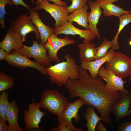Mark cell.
Returning <instances> with one entry per match:
<instances>
[{"label":"cell","instance_id":"cell-1","mask_svg":"<svg viewBox=\"0 0 131 131\" xmlns=\"http://www.w3.org/2000/svg\"><path fill=\"white\" fill-rule=\"evenodd\" d=\"M79 71L78 79H69L66 86L70 97H79L88 106L94 107L100 114L103 122L112 126L110 117L111 109L120 100L121 92H114L108 90L100 77L98 76L94 79L86 70L80 66Z\"/></svg>","mask_w":131,"mask_h":131},{"label":"cell","instance_id":"cell-2","mask_svg":"<svg viewBox=\"0 0 131 131\" xmlns=\"http://www.w3.org/2000/svg\"><path fill=\"white\" fill-rule=\"evenodd\" d=\"M64 58L66 61L46 67L47 75L51 83L59 87L66 86L69 79L77 80L79 76V70L80 66L76 64L74 57L67 54Z\"/></svg>","mask_w":131,"mask_h":131},{"label":"cell","instance_id":"cell-3","mask_svg":"<svg viewBox=\"0 0 131 131\" xmlns=\"http://www.w3.org/2000/svg\"><path fill=\"white\" fill-rule=\"evenodd\" d=\"M38 103L40 108L46 109L57 116L62 113L70 103L58 91L52 89L45 90Z\"/></svg>","mask_w":131,"mask_h":131},{"label":"cell","instance_id":"cell-4","mask_svg":"<svg viewBox=\"0 0 131 131\" xmlns=\"http://www.w3.org/2000/svg\"><path fill=\"white\" fill-rule=\"evenodd\" d=\"M106 69L122 79L131 74V58L121 52H115L110 60L106 62Z\"/></svg>","mask_w":131,"mask_h":131},{"label":"cell","instance_id":"cell-5","mask_svg":"<svg viewBox=\"0 0 131 131\" xmlns=\"http://www.w3.org/2000/svg\"><path fill=\"white\" fill-rule=\"evenodd\" d=\"M5 60L9 65L17 68L30 67L37 70L43 75L47 74L46 67L30 60L19 49H14L11 53L7 54Z\"/></svg>","mask_w":131,"mask_h":131},{"label":"cell","instance_id":"cell-6","mask_svg":"<svg viewBox=\"0 0 131 131\" xmlns=\"http://www.w3.org/2000/svg\"><path fill=\"white\" fill-rule=\"evenodd\" d=\"M86 104L85 102L81 98H78L74 102L70 103L62 113L57 117L58 123L65 124L73 131H82L81 128H76L72 123V119H74L75 123L79 122L80 117L78 115L80 108Z\"/></svg>","mask_w":131,"mask_h":131},{"label":"cell","instance_id":"cell-7","mask_svg":"<svg viewBox=\"0 0 131 131\" xmlns=\"http://www.w3.org/2000/svg\"><path fill=\"white\" fill-rule=\"evenodd\" d=\"M28 107V110L25 109L23 113L25 131H43L39 125L45 115V112L41 111L39 103L34 101L29 104Z\"/></svg>","mask_w":131,"mask_h":131},{"label":"cell","instance_id":"cell-8","mask_svg":"<svg viewBox=\"0 0 131 131\" xmlns=\"http://www.w3.org/2000/svg\"><path fill=\"white\" fill-rule=\"evenodd\" d=\"M34 8L36 11L43 9L49 13L55 20L54 28L61 26L67 21L68 14L66 10V7L51 4L48 0H42L37 4Z\"/></svg>","mask_w":131,"mask_h":131},{"label":"cell","instance_id":"cell-9","mask_svg":"<svg viewBox=\"0 0 131 131\" xmlns=\"http://www.w3.org/2000/svg\"><path fill=\"white\" fill-rule=\"evenodd\" d=\"M57 36L53 33H52L48 37L44 46L48 51V56L51 62L54 61L59 63L61 62V60L57 55L58 50L66 45L75 44L76 41L74 39L68 36L60 38Z\"/></svg>","mask_w":131,"mask_h":131},{"label":"cell","instance_id":"cell-10","mask_svg":"<svg viewBox=\"0 0 131 131\" xmlns=\"http://www.w3.org/2000/svg\"><path fill=\"white\" fill-rule=\"evenodd\" d=\"M19 49L29 58L32 57L35 62L45 67L50 66L51 61L47 53V49L37 41H33V44L29 46L23 44Z\"/></svg>","mask_w":131,"mask_h":131},{"label":"cell","instance_id":"cell-11","mask_svg":"<svg viewBox=\"0 0 131 131\" xmlns=\"http://www.w3.org/2000/svg\"><path fill=\"white\" fill-rule=\"evenodd\" d=\"M12 23L10 28L18 33L25 41L26 40L27 35L32 32L35 33L37 41L40 39L39 31L33 25L29 16L26 14H22Z\"/></svg>","mask_w":131,"mask_h":131},{"label":"cell","instance_id":"cell-12","mask_svg":"<svg viewBox=\"0 0 131 131\" xmlns=\"http://www.w3.org/2000/svg\"><path fill=\"white\" fill-rule=\"evenodd\" d=\"M98 75L106 82L105 86L108 90L114 92L122 91L129 94V92L126 90L124 87L126 81H123L103 66H101L99 68Z\"/></svg>","mask_w":131,"mask_h":131},{"label":"cell","instance_id":"cell-13","mask_svg":"<svg viewBox=\"0 0 131 131\" xmlns=\"http://www.w3.org/2000/svg\"><path fill=\"white\" fill-rule=\"evenodd\" d=\"M53 33L57 36L61 34L78 35L80 38H84L83 42L85 43H89L96 36L89 29L86 30L79 29L68 21L66 22L60 27L53 28Z\"/></svg>","mask_w":131,"mask_h":131},{"label":"cell","instance_id":"cell-14","mask_svg":"<svg viewBox=\"0 0 131 131\" xmlns=\"http://www.w3.org/2000/svg\"><path fill=\"white\" fill-rule=\"evenodd\" d=\"M24 41L18 33L10 27L7 30L4 37L0 43V47L4 49L7 54H8L14 49H20Z\"/></svg>","mask_w":131,"mask_h":131},{"label":"cell","instance_id":"cell-15","mask_svg":"<svg viewBox=\"0 0 131 131\" xmlns=\"http://www.w3.org/2000/svg\"><path fill=\"white\" fill-rule=\"evenodd\" d=\"M88 4L91 9V11L87 13V18L89 22V29L100 40L101 37L97 25L101 16L102 12L99 5L97 1L89 0Z\"/></svg>","mask_w":131,"mask_h":131},{"label":"cell","instance_id":"cell-16","mask_svg":"<svg viewBox=\"0 0 131 131\" xmlns=\"http://www.w3.org/2000/svg\"><path fill=\"white\" fill-rule=\"evenodd\" d=\"M29 16L40 34V42L43 45L46 43L49 36L53 32V28L45 25L39 17V13L33 8L29 10Z\"/></svg>","mask_w":131,"mask_h":131},{"label":"cell","instance_id":"cell-17","mask_svg":"<svg viewBox=\"0 0 131 131\" xmlns=\"http://www.w3.org/2000/svg\"><path fill=\"white\" fill-rule=\"evenodd\" d=\"M115 52V49H110L107 54L104 57L90 61H81L80 66L84 69L88 70L90 76L95 79L98 76V71L100 68L104 63L110 60Z\"/></svg>","mask_w":131,"mask_h":131},{"label":"cell","instance_id":"cell-18","mask_svg":"<svg viewBox=\"0 0 131 131\" xmlns=\"http://www.w3.org/2000/svg\"><path fill=\"white\" fill-rule=\"evenodd\" d=\"M121 98L117 103L114 105L111 109V112L115 117L117 121L130 115L129 109L131 101L129 95L120 91Z\"/></svg>","mask_w":131,"mask_h":131},{"label":"cell","instance_id":"cell-19","mask_svg":"<svg viewBox=\"0 0 131 131\" xmlns=\"http://www.w3.org/2000/svg\"><path fill=\"white\" fill-rule=\"evenodd\" d=\"M96 1L100 7L103 9V14L106 17L113 16L119 18L123 15L131 13V11L125 10L113 3L107 2L104 0H96Z\"/></svg>","mask_w":131,"mask_h":131},{"label":"cell","instance_id":"cell-20","mask_svg":"<svg viewBox=\"0 0 131 131\" xmlns=\"http://www.w3.org/2000/svg\"><path fill=\"white\" fill-rule=\"evenodd\" d=\"M80 61H90L95 60L97 51L95 44L92 43H80L78 45Z\"/></svg>","mask_w":131,"mask_h":131},{"label":"cell","instance_id":"cell-21","mask_svg":"<svg viewBox=\"0 0 131 131\" xmlns=\"http://www.w3.org/2000/svg\"><path fill=\"white\" fill-rule=\"evenodd\" d=\"M88 7L86 4L83 8L73 12L68 15L67 21L72 23L73 22H75L86 30L89 29L87 12Z\"/></svg>","mask_w":131,"mask_h":131},{"label":"cell","instance_id":"cell-22","mask_svg":"<svg viewBox=\"0 0 131 131\" xmlns=\"http://www.w3.org/2000/svg\"><path fill=\"white\" fill-rule=\"evenodd\" d=\"M84 115L86 119L87 123L85 125L88 131H95L97 124L100 121H102L101 117L98 116L94 109V107L91 105L88 106Z\"/></svg>","mask_w":131,"mask_h":131},{"label":"cell","instance_id":"cell-23","mask_svg":"<svg viewBox=\"0 0 131 131\" xmlns=\"http://www.w3.org/2000/svg\"><path fill=\"white\" fill-rule=\"evenodd\" d=\"M19 112L17 102L13 100L11 101L6 114V120L9 125L19 126Z\"/></svg>","mask_w":131,"mask_h":131},{"label":"cell","instance_id":"cell-24","mask_svg":"<svg viewBox=\"0 0 131 131\" xmlns=\"http://www.w3.org/2000/svg\"><path fill=\"white\" fill-rule=\"evenodd\" d=\"M119 18V24L118 29L117 33L112 41L113 45L111 49L115 50L118 49L119 48L118 39L120 32L126 25L131 23V13L123 15Z\"/></svg>","mask_w":131,"mask_h":131},{"label":"cell","instance_id":"cell-25","mask_svg":"<svg viewBox=\"0 0 131 131\" xmlns=\"http://www.w3.org/2000/svg\"><path fill=\"white\" fill-rule=\"evenodd\" d=\"M113 45L112 41H108L104 38L100 45L96 48L97 51L95 60L101 58L105 56Z\"/></svg>","mask_w":131,"mask_h":131},{"label":"cell","instance_id":"cell-26","mask_svg":"<svg viewBox=\"0 0 131 131\" xmlns=\"http://www.w3.org/2000/svg\"><path fill=\"white\" fill-rule=\"evenodd\" d=\"M14 85L13 79L1 71H0V92L12 89Z\"/></svg>","mask_w":131,"mask_h":131},{"label":"cell","instance_id":"cell-27","mask_svg":"<svg viewBox=\"0 0 131 131\" xmlns=\"http://www.w3.org/2000/svg\"><path fill=\"white\" fill-rule=\"evenodd\" d=\"M8 92L4 91L0 95V118L6 122V114L9 104L8 99Z\"/></svg>","mask_w":131,"mask_h":131},{"label":"cell","instance_id":"cell-28","mask_svg":"<svg viewBox=\"0 0 131 131\" xmlns=\"http://www.w3.org/2000/svg\"><path fill=\"white\" fill-rule=\"evenodd\" d=\"M8 4L10 6H12L14 4L11 0H0V24L1 28H5V25L4 24V17L7 13L5 11V7Z\"/></svg>","mask_w":131,"mask_h":131},{"label":"cell","instance_id":"cell-29","mask_svg":"<svg viewBox=\"0 0 131 131\" xmlns=\"http://www.w3.org/2000/svg\"><path fill=\"white\" fill-rule=\"evenodd\" d=\"M72 3L69 6L66 7L67 13L72 12L76 10L80 9L84 7L86 4L88 0H70Z\"/></svg>","mask_w":131,"mask_h":131},{"label":"cell","instance_id":"cell-30","mask_svg":"<svg viewBox=\"0 0 131 131\" xmlns=\"http://www.w3.org/2000/svg\"><path fill=\"white\" fill-rule=\"evenodd\" d=\"M57 127H55L51 129L52 131H71L72 130L65 124L59 123Z\"/></svg>","mask_w":131,"mask_h":131},{"label":"cell","instance_id":"cell-31","mask_svg":"<svg viewBox=\"0 0 131 131\" xmlns=\"http://www.w3.org/2000/svg\"><path fill=\"white\" fill-rule=\"evenodd\" d=\"M118 131H131V122H125L121 124L117 128Z\"/></svg>","mask_w":131,"mask_h":131},{"label":"cell","instance_id":"cell-32","mask_svg":"<svg viewBox=\"0 0 131 131\" xmlns=\"http://www.w3.org/2000/svg\"><path fill=\"white\" fill-rule=\"evenodd\" d=\"M14 4L17 6L18 5H21L26 8L28 10L30 9V6L25 3L22 0H11Z\"/></svg>","mask_w":131,"mask_h":131},{"label":"cell","instance_id":"cell-33","mask_svg":"<svg viewBox=\"0 0 131 131\" xmlns=\"http://www.w3.org/2000/svg\"><path fill=\"white\" fill-rule=\"evenodd\" d=\"M42 0H38L35 3L37 4L42 1ZM49 1H51L53 2L54 4L59 5L62 6H63L67 7V4L66 2H64L61 0H48Z\"/></svg>","mask_w":131,"mask_h":131},{"label":"cell","instance_id":"cell-34","mask_svg":"<svg viewBox=\"0 0 131 131\" xmlns=\"http://www.w3.org/2000/svg\"><path fill=\"white\" fill-rule=\"evenodd\" d=\"M9 126L6 123V121L0 118V131H7Z\"/></svg>","mask_w":131,"mask_h":131},{"label":"cell","instance_id":"cell-35","mask_svg":"<svg viewBox=\"0 0 131 131\" xmlns=\"http://www.w3.org/2000/svg\"><path fill=\"white\" fill-rule=\"evenodd\" d=\"M23 129L19 126L9 125L7 131H23Z\"/></svg>","mask_w":131,"mask_h":131},{"label":"cell","instance_id":"cell-36","mask_svg":"<svg viewBox=\"0 0 131 131\" xmlns=\"http://www.w3.org/2000/svg\"><path fill=\"white\" fill-rule=\"evenodd\" d=\"M96 130L97 131H107L101 121H99L97 123L96 126Z\"/></svg>","mask_w":131,"mask_h":131},{"label":"cell","instance_id":"cell-37","mask_svg":"<svg viewBox=\"0 0 131 131\" xmlns=\"http://www.w3.org/2000/svg\"><path fill=\"white\" fill-rule=\"evenodd\" d=\"M2 48L0 49V60H5L7 53Z\"/></svg>","mask_w":131,"mask_h":131},{"label":"cell","instance_id":"cell-38","mask_svg":"<svg viewBox=\"0 0 131 131\" xmlns=\"http://www.w3.org/2000/svg\"><path fill=\"white\" fill-rule=\"evenodd\" d=\"M105 1L108 2L113 3L115 2H117L119 0H104Z\"/></svg>","mask_w":131,"mask_h":131},{"label":"cell","instance_id":"cell-39","mask_svg":"<svg viewBox=\"0 0 131 131\" xmlns=\"http://www.w3.org/2000/svg\"><path fill=\"white\" fill-rule=\"evenodd\" d=\"M130 94L129 95L130 99L131 101V91L129 92ZM129 113L130 114L131 113V109L129 110Z\"/></svg>","mask_w":131,"mask_h":131},{"label":"cell","instance_id":"cell-40","mask_svg":"<svg viewBox=\"0 0 131 131\" xmlns=\"http://www.w3.org/2000/svg\"><path fill=\"white\" fill-rule=\"evenodd\" d=\"M129 76V84H131V74Z\"/></svg>","mask_w":131,"mask_h":131},{"label":"cell","instance_id":"cell-41","mask_svg":"<svg viewBox=\"0 0 131 131\" xmlns=\"http://www.w3.org/2000/svg\"><path fill=\"white\" fill-rule=\"evenodd\" d=\"M129 34L130 36V37L129 40H131V31H130V32L129 33Z\"/></svg>","mask_w":131,"mask_h":131},{"label":"cell","instance_id":"cell-42","mask_svg":"<svg viewBox=\"0 0 131 131\" xmlns=\"http://www.w3.org/2000/svg\"><path fill=\"white\" fill-rule=\"evenodd\" d=\"M128 41L129 44L131 46V40H129Z\"/></svg>","mask_w":131,"mask_h":131}]
</instances>
